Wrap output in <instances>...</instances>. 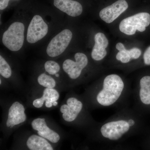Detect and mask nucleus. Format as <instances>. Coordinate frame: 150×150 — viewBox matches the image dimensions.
Here are the masks:
<instances>
[{
	"label": "nucleus",
	"mask_w": 150,
	"mask_h": 150,
	"mask_svg": "<svg viewBox=\"0 0 150 150\" xmlns=\"http://www.w3.org/2000/svg\"><path fill=\"white\" fill-rule=\"evenodd\" d=\"M124 87L123 81L119 76L108 75L104 79L103 88L97 96L98 102L105 106L113 104L121 96Z\"/></svg>",
	"instance_id": "obj_1"
},
{
	"label": "nucleus",
	"mask_w": 150,
	"mask_h": 150,
	"mask_svg": "<svg viewBox=\"0 0 150 150\" xmlns=\"http://www.w3.org/2000/svg\"><path fill=\"white\" fill-rule=\"evenodd\" d=\"M25 30L23 22L15 21L11 23L3 34L2 41L5 47L13 52L19 51L24 44Z\"/></svg>",
	"instance_id": "obj_2"
},
{
	"label": "nucleus",
	"mask_w": 150,
	"mask_h": 150,
	"mask_svg": "<svg viewBox=\"0 0 150 150\" xmlns=\"http://www.w3.org/2000/svg\"><path fill=\"white\" fill-rule=\"evenodd\" d=\"M150 24V14L140 13L123 20L119 25V29L125 34L132 35L136 33L137 30L144 32Z\"/></svg>",
	"instance_id": "obj_3"
},
{
	"label": "nucleus",
	"mask_w": 150,
	"mask_h": 150,
	"mask_svg": "<svg viewBox=\"0 0 150 150\" xmlns=\"http://www.w3.org/2000/svg\"><path fill=\"white\" fill-rule=\"evenodd\" d=\"M72 37V32L70 30H63L49 42L46 48V54L52 58L60 56L68 48Z\"/></svg>",
	"instance_id": "obj_4"
},
{
	"label": "nucleus",
	"mask_w": 150,
	"mask_h": 150,
	"mask_svg": "<svg viewBox=\"0 0 150 150\" xmlns=\"http://www.w3.org/2000/svg\"><path fill=\"white\" fill-rule=\"evenodd\" d=\"M48 25L40 16L33 17L28 28L26 40L28 43L33 44L42 40L48 34Z\"/></svg>",
	"instance_id": "obj_5"
},
{
	"label": "nucleus",
	"mask_w": 150,
	"mask_h": 150,
	"mask_svg": "<svg viewBox=\"0 0 150 150\" xmlns=\"http://www.w3.org/2000/svg\"><path fill=\"white\" fill-rule=\"evenodd\" d=\"M75 59L76 62L67 59L63 64V70L73 79H76L80 76L82 71L88 64L87 57L83 53H77Z\"/></svg>",
	"instance_id": "obj_6"
},
{
	"label": "nucleus",
	"mask_w": 150,
	"mask_h": 150,
	"mask_svg": "<svg viewBox=\"0 0 150 150\" xmlns=\"http://www.w3.org/2000/svg\"><path fill=\"white\" fill-rule=\"evenodd\" d=\"M128 122L124 120L113 121L104 124L100 132L105 138L111 140H117L130 129Z\"/></svg>",
	"instance_id": "obj_7"
},
{
	"label": "nucleus",
	"mask_w": 150,
	"mask_h": 150,
	"mask_svg": "<svg viewBox=\"0 0 150 150\" xmlns=\"http://www.w3.org/2000/svg\"><path fill=\"white\" fill-rule=\"evenodd\" d=\"M129 5L125 0H118L110 6L103 9L99 16L106 23H110L120 16L128 8Z\"/></svg>",
	"instance_id": "obj_8"
},
{
	"label": "nucleus",
	"mask_w": 150,
	"mask_h": 150,
	"mask_svg": "<svg viewBox=\"0 0 150 150\" xmlns=\"http://www.w3.org/2000/svg\"><path fill=\"white\" fill-rule=\"evenodd\" d=\"M82 108L83 103L81 101L75 98L71 97L67 100V104L61 106L60 111L63 113L64 120L70 122L74 121Z\"/></svg>",
	"instance_id": "obj_9"
},
{
	"label": "nucleus",
	"mask_w": 150,
	"mask_h": 150,
	"mask_svg": "<svg viewBox=\"0 0 150 150\" xmlns=\"http://www.w3.org/2000/svg\"><path fill=\"white\" fill-rule=\"evenodd\" d=\"M45 120L43 118L34 119L31 123L33 129L38 131V134L40 137L47 139L52 143H57L60 140V136L47 126Z\"/></svg>",
	"instance_id": "obj_10"
},
{
	"label": "nucleus",
	"mask_w": 150,
	"mask_h": 150,
	"mask_svg": "<svg viewBox=\"0 0 150 150\" xmlns=\"http://www.w3.org/2000/svg\"><path fill=\"white\" fill-rule=\"evenodd\" d=\"M25 111V109L22 104L18 102L14 103L9 109L7 127L13 128L25 122L26 119Z\"/></svg>",
	"instance_id": "obj_11"
},
{
	"label": "nucleus",
	"mask_w": 150,
	"mask_h": 150,
	"mask_svg": "<svg viewBox=\"0 0 150 150\" xmlns=\"http://www.w3.org/2000/svg\"><path fill=\"white\" fill-rule=\"evenodd\" d=\"M54 5L60 11L72 17L80 15L83 12L80 3L73 0H54Z\"/></svg>",
	"instance_id": "obj_12"
},
{
	"label": "nucleus",
	"mask_w": 150,
	"mask_h": 150,
	"mask_svg": "<svg viewBox=\"0 0 150 150\" xmlns=\"http://www.w3.org/2000/svg\"><path fill=\"white\" fill-rule=\"evenodd\" d=\"M94 40L95 43L92 51L91 57L95 61H100L107 54L105 48L108 46V41L102 33H98L96 34Z\"/></svg>",
	"instance_id": "obj_13"
},
{
	"label": "nucleus",
	"mask_w": 150,
	"mask_h": 150,
	"mask_svg": "<svg viewBox=\"0 0 150 150\" xmlns=\"http://www.w3.org/2000/svg\"><path fill=\"white\" fill-rule=\"evenodd\" d=\"M59 94L54 88H46L43 92V96L40 98L35 99L33 103V106L36 108H40L43 106L45 101V105L47 108H51L53 103L59 99Z\"/></svg>",
	"instance_id": "obj_14"
},
{
	"label": "nucleus",
	"mask_w": 150,
	"mask_h": 150,
	"mask_svg": "<svg viewBox=\"0 0 150 150\" xmlns=\"http://www.w3.org/2000/svg\"><path fill=\"white\" fill-rule=\"evenodd\" d=\"M30 150H54L48 141L41 137L33 135L28 138L26 143Z\"/></svg>",
	"instance_id": "obj_15"
},
{
	"label": "nucleus",
	"mask_w": 150,
	"mask_h": 150,
	"mask_svg": "<svg viewBox=\"0 0 150 150\" xmlns=\"http://www.w3.org/2000/svg\"><path fill=\"white\" fill-rule=\"evenodd\" d=\"M139 96L141 101L144 104H150V76H145L140 82Z\"/></svg>",
	"instance_id": "obj_16"
},
{
	"label": "nucleus",
	"mask_w": 150,
	"mask_h": 150,
	"mask_svg": "<svg viewBox=\"0 0 150 150\" xmlns=\"http://www.w3.org/2000/svg\"><path fill=\"white\" fill-rule=\"evenodd\" d=\"M37 81L40 85L46 88H53L56 86V82L54 79L45 74L39 75Z\"/></svg>",
	"instance_id": "obj_17"
},
{
	"label": "nucleus",
	"mask_w": 150,
	"mask_h": 150,
	"mask_svg": "<svg viewBox=\"0 0 150 150\" xmlns=\"http://www.w3.org/2000/svg\"><path fill=\"white\" fill-rule=\"evenodd\" d=\"M0 74L6 79L9 78L12 75L10 66L1 55L0 56Z\"/></svg>",
	"instance_id": "obj_18"
},
{
	"label": "nucleus",
	"mask_w": 150,
	"mask_h": 150,
	"mask_svg": "<svg viewBox=\"0 0 150 150\" xmlns=\"http://www.w3.org/2000/svg\"><path fill=\"white\" fill-rule=\"evenodd\" d=\"M44 68L46 71L51 75H56L60 70L59 64L54 61H47L44 64Z\"/></svg>",
	"instance_id": "obj_19"
},
{
	"label": "nucleus",
	"mask_w": 150,
	"mask_h": 150,
	"mask_svg": "<svg viewBox=\"0 0 150 150\" xmlns=\"http://www.w3.org/2000/svg\"><path fill=\"white\" fill-rule=\"evenodd\" d=\"M116 58L118 61H120L123 63H127L130 62L131 58L129 55V50L126 48L119 51L116 55Z\"/></svg>",
	"instance_id": "obj_20"
},
{
	"label": "nucleus",
	"mask_w": 150,
	"mask_h": 150,
	"mask_svg": "<svg viewBox=\"0 0 150 150\" xmlns=\"http://www.w3.org/2000/svg\"><path fill=\"white\" fill-rule=\"evenodd\" d=\"M129 53L131 59H138L142 54V51L137 48H134L129 50Z\"/></svg>",
	"instance_id": "obj_21"
},
{
	"label": "nucleus",
	"mask_w": 150,
	"mask_h": 150,
	"mask_svg": "<svg viewBox=\"0 0 150 150\" xmlns=\"http://www.w3.org/2000/svg\"><path fill=\"white\" fill-rule=\"evenodd\" d=\"M144 59L145 64L150 65V46L145 51Z\"/></svg>",
	"instance_id": "obj_22"
},
{
	"label": "nucleus",
	"mask_w": 150,
	"mask_h": 150,
	"mask_svg": "<svg viewBox=\"0 0 150 150\" xmlns=\"http://www.w3.org/2000/svg\"><path fill=\"white\" fill-rule=\"evenodd\" d=\"M10 0H0V9L3 10L8 6Z\"/></svg>",
	"instance_id": "obj_23"
},
{
	"label": "nucleus",
	"mask_w": 150,
	"mask_h": 150,
	"mask_svg": "<svg viewBox=\"0 0 150 150\" xmlns=\"http://www.w3.org/2000/svg\"><path fill=\"white\" fill-rule=\"evenodd\" d=\"M116 48L117 50H118L119 51H122V50H123V49H125L124 45L121 43H118L116 44Z\"/></svg>",
	"instance_id": "obj_24"
},
{
	"label": "nucleus",
	"mask_w": 150,
	"mask_h": 150,
	"mask_svg": "<svg viewBox=\"0 0 150 150\" xmlns=\"http://www.w3.org/2000/svg\"><path fill=\"white\" fill-rule=\"evenodd\" d=\"M128 122L130 127H132V126H134L135 124V121H134V120H133V119H130V120H129Z\"/></svg>",
	"instance_id": "obj_25"
},
{
	"label": "nucleus",
	"mask_w": 150,
	"mask_h": 150,
	"mask_svg": "<svg viewBox=\"0 0 150 150\" xmlns=\"http://www.w3.org/2000/svg\"><path fill=\"white\" fill-rule=\"evenodd\" d=\"M57 105H58V102H57V101H55V102H54V103H53V106H56Z\"/></svg>",
	"instance_id": "obj_26"
},
{
	"label": "nucleus",
	"mask_w": 150,
	"mask_h": 150,
	"mask_svg": "<svg viewBox=\"0 0 150 150\" xmlns=\"http://www.w3.org/2000/svg\"><path fill=\"white\" fill-rule=\"evenodd\" d=\"M55 75H56V77H59V75L57 74H56Z\"/></svg>",
	"instance_id": "obj_27"
},
{
	"label": "nucleus",
	"mask_w": 150,
	"mask_h": 150,
	"mask_svg": "<svg viewBox=\"0 0 150 150\" xmlns=\"http://www.w3.org/2000/svg\"><path fill=\"white\" fill-rule=\"evenodd\" d=\"M1 80H0V84H1Z\"/></svg>",
	"instance_id": "obj_28"
}]
</instances>
